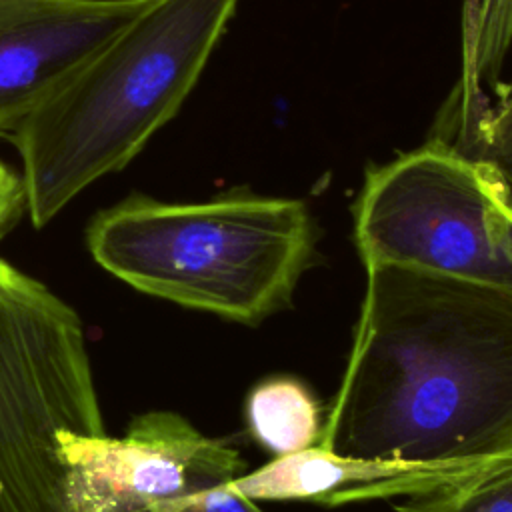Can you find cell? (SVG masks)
<instances>
[{"label":"cell","instance_id":"1","mask_svg":"<svg viewBox=\"0 0 512 512\" xmlns=\"http://www.w3.org/2000/svg\"><path fill=\"white\" fill-rule=\"evenodd\" d=\"M364 268L352 350L318 446L408 462L512 452V292Z\"/></svg>","mask_w":512,"mask_h":512},{"label":"cell","instance_id":"2","mask_svg":"<svg viewBox=\"0 0 512 512\" xmlns=\"http://www.w3.org/2000/svg\"><path fill=\"white\" fill-rule=\"evenodd\" d=\"M236 4L150 0L10 132L36 228L92 182L122 170L176 116Z\"/></svg>","mask_w":512,"mask_h":512},{"label":"cell","instance_id":"3","mask_svg":"<svg viewBox=\"0 0 512 512\" xmlns=\"http://www.w3.org/2000/svg\"><path fill=\"white\" fill-rule=\"evenodd\" d=\"M86 246L96 264L144 294L258 324L290 300L314 234L306 204L292 198L132 194L92 218Z\"/></svg>","mask_w":512,"mask_h":512},{"label":"cell","instance_id":"4","mask_svg":"<svg viewBox=\"0 0 512 512\" xmlns=\"http://www.w3.org/2000/svg\"><path fill=\"white\" fill-rule=\"evenodd\" d=\"M60 432L104 434L82 320L0 256V512H66Z\"/></svg>","mask_w":512,"mask_h":512},{"label":"cell","instance_id":"5","mask_svg":"<svg viewBox=\"0 0 512 512\" xmlns=\"http://www.w3.org/2000/svg\"><path fill=\"white\" fill-rule=\"evenodd\" d=\"M354 238L394 264L512 292V194L486 162L432 140L366 172Z\"/></svg>","mask_w":512,"mask_h":512},{"label":"cell","instance_id":"6","mask_svg":"<svg viewBox=\"0 0 512 512\" xmlns=\"http://www.w3.org/2000/svg\"><path fill=\"white\" fill-rule=\"evenodd\" d=\"M66 512H158L244 474L238 450L198 432L184 416L152 410L124 436L60 432Z\"/></svg>","mask_w":512,"mask_h":512},{"label":"cell","instance_id":"7","mask_svg":"<svg viewBox=\"0 0 512 512\" xmlns=\"http://www.w3.org/2000/svg\"><path fill=\"white\" fill-rule=\"evenodd\" d=\"M150 0H0V132H12Z\"/></svg>","mask_w":512,"mask_h":512},{"label":"cell","instance_id":"8","mask_svg":"<svg viewBox=\"0 0 512 512\" xmlns=\"http://www.w3.org/2000/svg\"><path fill=\"white\" fill-rule=\"evenodd\" d=\"M510 458L512 452L476 460L408 462L340 456L316 444L296 454L278 456L230 484L252 500H310L322 506H340L434 492L494 470Z\"/></svg>","mask_w":512,"mask_h":512},{"label":"cell","instance_id":"9","mask_svg":"<svg viewBox=\"0 0 512 512\" xmlns=\"http://www.w3.org/2000/svg\"><path fill=\"white\" fill-rule=\"evenodd\" d=\"M254 438L278 456L316 446L320 440L318 404L294 378H272L258 384L246 404Z\"/></svg>","mask_w":512,"mask_h":512},{"label":"cell","instance_id":"10","mask_svg":"<svg viewBox=\"0 0 512 512\" xmlns=\"http://www.w3.org/2000/svg\"><path fill=\"white\" fill-rule=\"evenodd\" d=\"M512 40V0L464 2V72L460 90L478 92L494 82Z\"/></svg>","mask_w":512,"mask_h":512},{"label":"cell","instance_id":"11","mask_svg":"<svg viewBox=\"0 0 512 512\" xmlns=\"http://www.w3.org/2000/svg\"><path fill=\"white\" fill-rule=\"evenodd\" d=\"M396 512H512V458L494 470L410 496Z\"/></svg>","mask_w":512,"mask_h":512},{"label":"cell","instance_id":"12","mask_svg":"<svg viewBox=\"0 0 512 512\" xmlns=\"http://www.w3.org/2000/svg\"><path fill=\"white\" fill-rule=\"evenodd\" d=\"M450 146L490 164L512 186V86L496 108L488 106L474 126Z\"/></svg>","mask_w":512,"mask_h":512},{"label":"cell","instance_id":"13","mask_svg":"<svg viewBox=\"0 0 512 512\" xmlns=\"http://www.w3.org/2000/svg\"><path fill=\"white\" fill-rule=\"evenodd\" d=\"M158 512H264L232 484L216 486L162 506Z\"/></svg>","mask_w":512,"mask_h":512},{"label":"cell","instance_id":"14","mask_svg":"<svg viewBox=\"0 0 512 512\" xmlns=\"http://www.w3.org/2000/svg\"><path fill=\"white\" fill-rule=\"evenodd\" d=\"M26 210V188L22 174H16L0 160V240L16 226Z\"/></svg>","mask_w":512,"mask_h":512}]
</instances>
